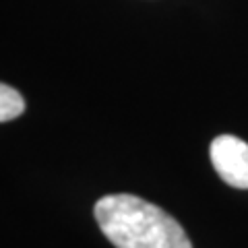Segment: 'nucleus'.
Returning a JSON list of instances; mask_svg holds the SVG:
<instances>
[{
	"label": "nucleus",
	"instance_id": "nucleus-1",
	"mask_svg": "<svg viewBox=\"0 0 248 248\" xmlns=\"http://www.w3.org/2000/svg\"><path fill=\"white\" fill-rule=\"evenodd\" d=\"M93 215L116 248H192L180 223L141 197L124 192L102 197Z\"/></svg>",
	"mask_w": 248,
	"mask_h": 248
},
{
	"label": "nucleus",
	"instance_id": "nucleus-2",
	"mask_svg": "<svg viewBox=\"0 0 248 248\" xmlns=\"http://www.w3.org/2000/svg\"><path fill=\"white\" fill-rule=\"evenodd\" d=\"M209 157L226 184L248 190V143L234 135H219L211 141Z\"/></svg>",
	"mask_w": 248,
	"mask_h": 248
},
{
	"label": "nucleus",
	"instance_id": "nucleus-3",
	"mask_svg": "<svg viewBox=\"0 0 248 248\" xmlns=\"http://www.w3.org/2000/svg\"><path fill=\"white\" fill-rule=\"evenodd\" d=\"M23 112H25V99H23V95L17 89H13L11 85L2 83L0 85V122L15 120Z\"/></svg>",
	"mask_w": 248,
	"mask_h": 248
}]
</instances>
